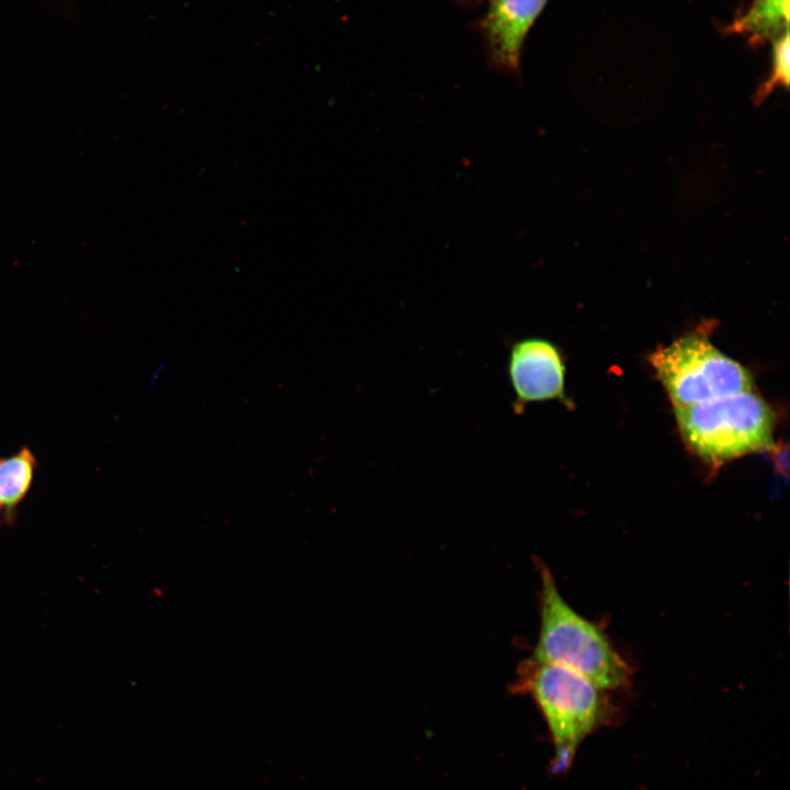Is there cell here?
I'll use <instances>...</instances> for the list:
<instances>
[{"instance_id": "cell-10", "label": "cell", "mask_w": 790, "mask_h": 790, "mask_svg": "<svg viewBox=\"0 0 790 790\" xmlns=\"http://www.w3.org/2000/svg\"><path fill=\"white\" fill-rule=\"evenodd\" d=\"M771 449H774L772 456H776V466L779 469L780 473L783 475H787L788 473V449L787 447H774L771 445Z\"/></svg>"}, {"instance_id": "cell-6", "label": "cell", "mask_w": 790, "mask_h": 790, "mask_svg": "<svg viewBox=\"0 0 790 790\" xmlns=\"http://www.w3.org/2000/svg\"><path fill=\"white\" fill-rule=\"evenodd\" d=\"M548 0H488L482 22L488 63L507 75H520L526 37Z\"/></svg>"}, {"instance_id": "cell-11", "label": "cell", "mask_w": 790, "mask_h": 790, "mask_svg": "<svg viewBox=\"0 0 790 790\" xmlns=\"http://www.w3.org/2000/svg\"><path fill=\"white\" fill-rule=\"evenodd\" d=\"M2 509H3V508H2L1 505H0V518H1V511H2Z\"/></svg>"}, {"instance_id": "cell-4", "label": "cell", "mask_w": 790, "mask_h": 790, "mask_svg": "<svg viewBox=\"0 0 790 790\" xmlns=\"http://www.w3.org/2000/svg\"><path fill=\"white\" fill-rule=\"evenodd\" d=\"M650 363L675 407L753 390L748 371L702 334H689L658 347L650 356Z\"/></svg>"}, {"instance_id": "cell-5", "label": "cell", "mask_w": 790, "mask_h": 790, "mask_svg": "<svg viewBox=\"0 0 790 790\" xmlns=\"http://www.w3.org/2000/svg\"><path fill=\"white\" fill-rule=\"evenodd\" d=\"M516 414L535 402L564 396L565 366L560 350L551 341L526 337L510 346L507 362Z\"/></svg>"}, {"instance_id": "cell-3", "label": "cell", "mask_w": 790, "mask_h": 790, "mask_svg": "<svg viewBox=\"0 0 790 790\" xmlns=\"http://www.w3.org/2000/svg\"><path fill=\"white\" fill-rule=\"evenodd\" d=\"M675 415L686 444L710 463H722L772 445L774 413L752 391L677 406Z\"/></svg>"}, {"instance_id": "cell-8", "label": "cell", "mask_w": 790, "mask_h": 790, "mask_svg": "<svg viewBox=\"0 0 790 790\" xmlns=\"http://www.w3.org/2000/svg\"><path fill=\"white\" fill-rule=\"evenodd\" d=\"M36 466V458L27 447L11 456L0 458V505L7 512L15 510L26 497Z\"/></svg>"}, {"instance_id": "cell-7", "label": "cell", "mask_w": 790, "mask_h": 790, "mask_svg": "<svg viewBox=\"0 0 790 790\" xmlns=\"http://www.w3.org/2000/svg\"><path fill=\"white\" fill-rule=\"evenodd\" d=\"M789 26V0H753L731 29L753 42L774 40Z\"/></svg>"}, {"instance_id": "cell-2", "label": "cell", "mask_w": 790, "mask_h": 790, "mask_svg": "<svg viewBox=\"0 0 790 790\" xmlns=\"http://www.w3.org/2000/svg\"><path fill=\"white\" fill-rule=\"evenodd\" d=\"M515 687L533 698L548 725L552 772L566 771L583 741L607 719V690L566 667L532 658L520 668Z\"/></svg>"}, {"instance_id": "cell-1", "label": "cell", "mask_w": 790, "mask_h": 790, "mask_svg": "<svg viewBox=\"0 0 790 790\" xmlns=\"http://www.w3.org/2000/svg\"><path fill=\"white\" fill-rule=\"evenodd\" d=\"M538 565L540 631L531 658L566 667L606 690L629 685L631 668L605 632L575 611L560 594L545 564Z\"/></svg>"}, {"instance_id": "cell-9", "label": "cell", "mask_w": 790, "mask_h": 790, "mask_svg": "<svg viewBox=\"0 0 790 790\" xmlns=\"http://www.w3.org/2000/svg\"><path fill=\"white\" fill-rule=\"evenodd\" d=\"M790 79L789 30L774 38L770 74L754 95L756 105L763 103L778 87L788 88Z\"/></svg>"}]
</instances>
